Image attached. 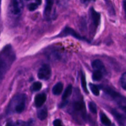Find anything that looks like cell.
<instances>
[{
	"mask_svg": "<svg viewBox=\"0 0 126 126\" xmlns=\"http://www.w3.org/2000/svg\"><path fill=\"white\" fill-rule=\"evenodd\" d=\"M16 59V54L11 45H7L0 52V79L4 77Z\"/></svg>",
	"mask_w": 126,
	"mask_h": 126,
	"instance_id": "cell-1",
	"label": "cell"
},
{
	"mask_svg": "<svg viewBox=\"0 0 126 126\" xmlns=\"http://www.w3.org/2000/svg\"><path fill=\"white\" fill-rule=\"evenodd\" d=\"M26 98L25 94H18L13 97L7 107V113H22L25 108Z\"/></svg>",
	"mask_w": 126,
	"mask_h": 126,
	"instance_id": "cell-2",
	"label": "cell"
},
{
	"mask_svg": "<svg viewBox=\"0 0 126 126\" xmlns=\"http://www.w3.org/2000/svg\"><path fill=\"white\" fill-rule=\"evenodd\" d=\"M100 88L102 89L107 94L113 98V100L115 101L119 105L121 108H122L126 113V97L123 96L118 92H116L115 91L112 89L108 86H101Z\"/></svg>",
	"mask_w": 126,
	"mask_h": 126,
	"instance_id": "cell-3",
	"label": "cell"
},
{
	"mask_svg": "<svg viewBox=\"0 0 126 126\" xmlns=\"http://www.w3.org/2000/svg\"><path fill=\"white\" fill-rule=\"evenodd\" d=\"M73 113L75 116L81 117L83 121H86L87 115H86V111L85 104L82 99L77 100L73 103L72 105Z\"/></svg>",
	"mask_w": 126,
	"mask_h": 126,
	"instance_id": "cell-4",
	"label": "cell"
},
{
	"mask_svg": "<svg viewBox=\"0 0 126 126\" xmlns=\"http://www.w3.org/2000/svg\"><path fill=\"white\" fill-rule=\"evenodd\" d=\"M23 9V1L15 0L11 1L9 6V12L12 16L16 17L21 14Z\"/></svg>",
	"mask_w": 126,
	"mask_h": 126,
	"instance_id": "cell-5",
	"label": "cell"
},
{
	"mask_svg": "<svg viewBox=\"0 0 126 126\" xmlns=\"http://www.w3.org/2000/svg\"><path fill=\"white\" fill-rule=\"evenodd\" d=\"M51 73L52 71L50 66L47 64H44L39 70L38 77L40 79L46 81V80L49 79V78L51 76Z\"/></svg>",
	"mask_w": 126,
	"mask_h": 126,
	"instance_id": "cell-6",
	"label": "cell"
},
{
	"mask_svg": "<svg viewBox=\"0 0 126 126\" xmlns=\"http://www.w3.org/2000/svg\"><path fill=\"white\" fill-rule=\"evenodd\" d=\"M68 35L72 36L75 37V38L78 39H84V38H82V37H81L78 33H76L73 29L70 28V27H66V28H64L62 30V32L60 34H58L57 37H65Z\"/></svg>",
	"mask_w": 126,
	"mask_h": 126,
	"instance_id": "cell-7",
	"label": "cell"
},
{
	"mask_svg": "<svg viewBox=\"0 0 126 126\" xmlns=\"http://www.w3.org/2000/svg\"><path fill=\"white\" fill-rule=\"evenodd\" d=\"M46 95L45 94H39L36 95L34 98V105L36 107L39 108V107H42L44 103H45L46 100Z\"/></svg>",
	"mask_w": 126,
	"mask_h": 126,
	"instance_id": "cell-8",
	"label": "cell"
},
{
	"mask_svg": "<svg viewBox=\"0 0 126 126\" xmlns=\"http://www.w3.org/2000/svg\"><path fill=\"white\" fill-rule=\"evenodd\" d=\"M91 15L93 23L95 27H97L100 22V14L98 12H96L94 8L91 9Z\"/></svg>",
	"mask_w": 126,
	"mask_h": 126,
	"instance_id": "cell-9",
	"label": "cell"
},
{
	"mask_svg": "<svg viewBox=\"0 0 126 126\" xmlns=\"http://www.w3.org/2000/svg\"><path fill=\"white\" fill-rule=\"evenodd\" d=\"M92 66L94 71H99L103 73L105 70L103 62L101 60H98V59L94 60L92 63Z\"/></svg>",
	"mask_w": 126,
	"mask_h": 126,
	"instance_id": "cell-10",
	"label": "cell"
},
{
	"mask_svg": "<svg viewBox=\"0 0 126 126\" xmlns=\"http://www.w3.org/2000/svg\"><path fill=\"white\" fill-rule=\"evenodd\" d=\"M111 112V114L114 116V118L116 119V120L119 122V124H124L126 119V117L123 114H122L121 113H120L114 109H112Z\"/></svg>",
	"mask_w": 126,
	"mask_h": 126,
	"instance_id": "cell-11",
	"label": "cell"
},
{
	"mask_svg": "<svg viewBox=\"0 0 126 126\" xmlns=\"http://www.w3.org/2000/svg\"><path fill=\"white\" fill-rule=\"evenodd\" d=\"M63 89V85L62 82H58L53 87L52 93L55 95H59L62 92Z\"/></svg>",
	"mask_w": 126,
	"mask_h": 126,
	"instance_id": "cell-12",
	"label": "cell"
},
{
	"mask_svg": "<svg viewBox=\"0 0 126 126\" xmlns=\"http://www.w3.org/2000/svg\"><path fill=\"white\" fill-rule=\"evenodd\" d=\"M73 91V86L71 84L67 86L66 89L63 92V94L62 95V100L63 101H65L72 94Z\"/></svg>",
	"mask_w": 126,
	"mask_h": 126,
	"instance_id": "cell-13",
	"label": "cell"
},
{
	"mask_svg": "<svg viewBox=\"0 0 126 126\" xmlns=\"http://www.w3.org/2000/svg\"><path fill=\"white\" fill-rule=\"evenodd\" d=\"M37 116L40 120H44L47 116V111L46 108H44L39 110L38 111Z\"/></svg>",
	"mask_w": 126,
	"mask_h": 126,
	"instance_id": "cell-14",
	"label": "cell"
},
{
	"mask_svg": "<svg viewBox=\"0 0 126 126\" xmlns=\"http://www.w3.org/2000/svg\"><path fill=\"white\" fill-rule=\"evenodd\" d=\"M100 121L102 122V123L103 124H104L106 126H109L111 124V121L110 120L109 118L107 116L105 113H101L100 114Z\"/></svg>",
	"mask_w": 126,
	"mask_h": 126,
	"instance_id": "cell-15",
	"label": "cell"
},
{
	"mask_svg": "<svg viewBox=\"0 0 126 126\" xmlns=\"http://www.w3.org/2000/svg\"><path fill=\"white\" fill-rule=\"evenodd\" d=\"M53 4L54 2L52 1H46V5L45 9H44V15L45 16H49L50 12L52 11V8Z\"/></svg>",
	"mask_w": 126,
	"mask_h": 126,
	"instance_id": "cell-16",
	"label": "cell"
},
{
	"mask_svg": "<svg viewBox=\"0 0 126 126\" xmlns=\"http://www.w3.org/2000/svg\"><path fill=\"white\" fill-rule=\"evenodd\" d=\"M103 76V73L99 71H94L93 75H92V78L94 81H100L102 79Z\"/></svg>",
	"mask_w": 126,
	"mask_h": 126,
	"instance_id": "cell-17",
	"label": "cell"
},
{
	"mask_svg": "<svg viewBox=\"0 0 126 126\" xmlns=\"http://www.w3.org/2000/svg\"><path fill=\"white\" fill-rule=\"evenodd\" d=\"M89 87L91 89V91H92V93L94 94V95L96 96L99 95L100 94V89L99 87H98L96 85L94 84L90 83L89 84Z\"/></svg>",
	"mask_w": 126,
	"mask_h": 126,
	"instance_id": "cell-18",
	"label": "cell"
},
{
	"mask_svg": "<svg viewBox=\"0 0 126 126\" xmlns=\"http://www.w3.org/2000/svg\"><path fill=\"white\" fill-rule=\"evenodd\" d=\"M81 85H82V87L83 88L84 91L86 92L87 94H88L89 92H88V89H87V84H86V78H85L84 74L82 73L81 74Z\"/></svg>",
	"mask_w": 126,
	"mask_h": 126,
	"instance_id": "cell-19",
	"label": "cell"
},
{
	"mask_svg": "<svg viewBox=\"0 0 126 126\" xmlns=\"http://www.w3.org/2000/svg\"><path fill=\"white\" fill-rule=\"evenodd\" d=\"M42 84L40 82H35L31 86V91L32 92H37L41 89Z\"/></svg>",
	"mask_w": 126,
	"mask_h": 126,
	"instance_id": "cell-20",
	"label": "cell"
},
{
	"mask_svg": "<svg viewBox=\"0 0 126 126\" xmlns=\"http://www.w3.org/2000/svg\"><path fill=\"white\" fill-rule=\"evenodd\" d=\"M120 84L121 87L126 91V72L124 73L121 77Z\"/></svg>",
	"mask_w": 126,
	"mask_h": 126,
	"instance_id": "cell-21",
	"label": "cell"
},
{
	"mask_svg": "<svg viewBox=\"0 0 126 126\" xmlns=\"http://www.w3.org/2000/svg\"><path fill=\"white\" fill-rule=\"evenodd\" d=\"M89 110L91 111V113H94V114H96L97 113V106H96L95 103L92 102H89Z\"/></svg>",
	"mask_w": 126,
	"mask_h": 126,
	"instance_id": "cell-22",
	"label": "cell"
},
{
	"mask_svg": "<svg viewBox=\"0 0 126 126\" xmlns=\"http://www.w3.org/2000/svg\"><path fill=\"white\" fill-rule=\"evenodd\" d=\"M38 6H39V4H38L37 2H35V3H34V2H33V3H30L28 5V10L30 11H35V10L38 8Z\"/></svg>",
	"mask_w": 126,
	"mask_h": 126,
	"instance_id": "cell-23",
	"label": "cell"
},
{
	"mask_svg": "<svg viewBox=\"0 0 126 126\" xmlns=\"http://www.w3.org/2000/svg\"><path fill=\"white\" fill-rule=\"evenodd\" d=\"M33 121H30L28 122H22L19 121L18 124L19 126H33Z\"/></svg>",
	"mask_w": 126,
	"mask_h": 126,
	"instance_id": "cell-24",
	"label": "cell"
},
{
	"mask_svg": "<svg viewBox=\"0 0 126 126\" xmlns=\"http://www.w3.org/2000/svg\"><path fill=\"white\" fill-rule=\"evenodd\" d=\"M53 125L54 126H63L62 124V121L60 119H55L53 122Z\"/></svg>",
	"mask_w": 126,
	"mask_h": 126,
	"instance_id": "cell-25",
	"label": "cell"
},
{
	"mask_svg": "<svg viewBox=\"0 0 126 126\" xmlns=\"http://www.w3.org/2000/svg\"><path fill=\"white\" fill-rule=\"evenodd\" d=\"M6 126H15L14 123L13 122L11 121V122H8V123L6 124Z\"/></svg>",
	"mask_w": 126,
	"mask_h": 126,
	"instance_id": "cell-26",
	"label": "cell"
},
{
	"mask_svg": "<svg viewBox=\"0 0 126 126\" xmlns=\"http://www.w3.org/2000/svg\"><path fill=\"white\" fill-rule=\"evenodd\" d=\"M123 7H124V12H125L126 15V1H123Z\"/></svg>",
	"mask_w": 126,
	"mask_h": 126,
	"instance_id": "cell-27",
	"label": "cell"
},
{
	"mask_svg": "<svg viewBox=\"0 0 126 126\" xmlns=\"http://www.w3.org/2000/svg\"><path fill=\"white\" fill-rule=\"evenodd\" d=\"M0 2H1V1H0Z\"/></svg>",
	"mask_w": 126,
	"mask_h": 126,
	"instance_id": "cell-28",
	"label": "cell"
},
{
	"mask_svg": "<svg viewBox=\"0 0 126 126\" xmlns=\"http://www.w3.org/2000/svg\"></svg>",
	"mask_w": 126,
	"mask_h": 126,
	"instance_id": "cell-29",
	"label": "cell"
}]
</instances>
